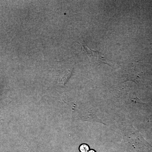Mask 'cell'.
Returning <instances> with one entry per match:
<instances>
[{"mask_svg": "<svg viewBox=\"0 0 152 152\" xmlns=\"http://www.w3.org/2000/svg\"><path fill=\"white\" fill-rule=\"evenodd\" d=\"M88 152H96V151H94V150H91L90 151H89Z\"/></svg>", "mask_w": 152, "mask_h": 152, "instance_id": "3957f363", "label": "cell"}, {"mask_svg": "<svg viewBox=\"0 0 152 152\" xmlns=\"http://www.w3.org/2000/svg\"><path fill=\"white\" fill-rule=\"evenodd\" d=\"M80 151L81 152H88L89 149L88 146L86 144H83L80 147Z\"/></svg>", "mask_w": 152, "mask_h": 152, "instance_id": "7a4b0ae2", "label": "cell"}, {"mask_svg": "<svg viewBox=\"0 0 152 152\" xmlns=\"http://www.w3.org/2000/svg\"><path fill=\"white\" fill-rule=\"evenodd\" d=\"M77 42L83 47V50L86 52L87 55L90 58H91L94 57V58H96V61L100 62H104V58L102 56V54L100 53L99 52L97 51L90 50L86 44L82 45V44H80L78 42Z\"/></svg>", "mask_w": 152, "mask_h": 152, "instance_id": "6da1fadb", "label": "cell"}]
</instances>
